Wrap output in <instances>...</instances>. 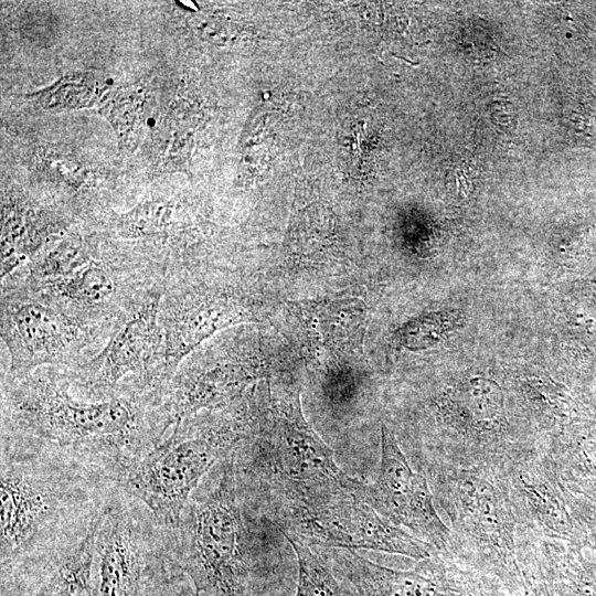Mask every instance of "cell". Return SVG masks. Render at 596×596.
<instances>
[{
  "instance_id": "cell-7",
  "label": "cell",
  "mask_w": 596,
  "mask_h": 596,
  "mask_svg": "<svg viewBox=\"0 0 596 596\" xmlns=\"http://www.w3.org/2000/svg\"><path fill=\"white\" fill-rule=\"evenodd\" d=\"M424 476L449 523V557L501 583L512 595L522 592L519 522L496 470L436 468Z\"/></svg>"
},
{
  "instance_id": "cell-18",
  "label": "cell",
  "mask_w": 596,
  "mask_h": 596,
  "mask_svg": "<svg viewBox=\"0 0 596 596\" xmlns=\"http://www.w3.org/2000/svg\"><path fill=\"white\" fill-rule=\"evenodd\" d=\"M300 319L313 344L336 354L361 349L368 324V308L358 298L312 302L300 307Z\"/></svg>"
},
{
  "instance_id": "cell-15",
  "label": "cell",
  "mask_w": 596,
  "mask_h": 596,
  "mask_svg": "<svg viewBox=\"0 0 596 596\" xmlns=\"http://www.w3.org/2000/svg\"><path fill=\"white\" fill-rule=\"evenodd\" d=\"M354 497L393 524L449 557L450 530L438 514L427 478L412 468L396 435L381 425V461L373 483L359 482Z\"/></svg>"
},
{
  "instance_id": "cell-23",
  "label": "cell",
  "mask_w": 596,
  "mask_h": 596,
  "mask_svg": "<svg viewBox=\"0 0 596 596\" xmlns=\"http://www.w3.org/2000/svg\"><path fill=\"white\" fill-rule=\"evenodd\" d=\"M517 543L522 596H551L542 574L532 534L519 529Z\"/></svg>"
},
{
  "instance_id": "cell-4",
  "label": "cell",
  "mask_w": 596,
  "mask_h": 596,
  "mask_svg": "<svg viewBox=\"0 0 596 596\" xmlns=\"http://www.w3.org/2000/svg\"><path fill=\"white\" fill-rule=\"evenodd\" d=\"M238 480L285 539L316 549H364L416 561L440 554L432 544L393 524L354 492L350 483L301 482L278 475L240 471Z\"/></svg>"
},
{
  "instance_id": "cell-20",
  "label": "cell",
  "mask_w": 596,
  "mask_h": 596,
  "mask_svg": "<svg viewBox=\"0 0 596 596\" xmlns=\"http://www.w3.org/2000/svg\"><path fill=\"white\" fill-rule=\"evenodd\" d=\"M533 540L551 596H596L594 583L557 542L534 535Z\"/></svg>"
},
{
  "instance_id": "cell-14",
  "label": "cell",
  "mask_w": 596,
  "mask_h": 596,
  "mask_svg": "<svg viewBox=\"0 0 596 596\" xmlns=\"http://www.w3.org/2000/svg\"><path fill=\"white\" fill-rule=\"evenodd\" d=\"M332 572L358 596H508L501 583L466 568L443 554L418 561L412 570L376 564L349 549H327ZM512 595V594H511Z\"/></svg>"
},
{
  "instance_id": "cell-5",
  "label": "cell",
  "mask_w": 596,
  "mask_h": 596,
  "mask_svg": "<svg viewBox=\"0 0 596 596\" xmlns=\"http://www.w3.org/2000/svg\"><path fill=\"white\" fill-rule=\"evenodd\" d=\"M166 284L97 234L70 231L1 279L78 320L116 324L151 288Z\"/></svg>"
},
{
  "instance_id": "cell-11",
  "label": "cell",
  "mask_w": 596,
  "mask_h": 596,
  "mask_svg": "<svg viewBox=\"0 0 596 596\" xmlns=\"http://www.w3.org/2000/svg\"><path fill=\"white\" fill-rule=\"evenodd\" d=\"M163 290L164 284L151 288L117 322L102 350L70 371L79 395L106 397L128 380L163 391V334L159 321Z\"/></svg>"
},
{
  "instance_id": "cell-10",
  "label": "cell",
  "mask_w": 596,
  "mask_h": 596,
  "mask_svg": "<svg viewBox=\"0 0 596 596\" xmlns=\"http://www.w3.org/2000/svg\"><path fill=\"white\" fill-rule=\"evenodd\" d=\"M116 324L85 322L1 287L0 336L8 358L2 376L20 377L44 366L75 371L102 350Z\"/></svg>"
},
{
  "instance_id": "cell-8",
  "label": "cell",
  "mask_w": 596,
  "mask_h": 596,
  "mask_svg": "<svg viewBox=\"0 0 596 596\" xmlns=\"http://www.w3.org/2000/svg\"><path fill=\"white\" fill-rule=\"evenodd\" d=\"M255 316L254 292L237 269L201 264L169 278L159 313L166 385L180 363L205 341Z\"/></svg>"
},
{
  "instance_id": "cell-22",
  "label": "cell",
  "mask_w": 596,
  "mask_h": 596,
  "mask_svg": "<svg viewBox=\"0 0 596 596\" xmlns=\"http://www.w3.org/2000/svg\"><path fill=\"white\" fill-rule=\"evenodd\" d=\"M143 103L142 92L126 89L118 92L103 108L104 115L117 129L123 143L129 145L138 136Z\"/></svg>"
},
{
  "instance_id": "cell-21",
  "label": "cell",
  "mask_w": 596,
  "mask_h": 596,
  "mask_svg": "<svg viewBox=\"0 0 596 596\" xmlns=\"http://www.w3.org/2000/svg\"><path fill=\"white\" fill-rule=\"evenodd\" d=\"M298 561L295 596H358L352 586L339 579L320 552L286 539Z\"/></svg>"
},
{
  "instance_id": "cell-1",
  "label": "cell",
  "mask_w": 596,
  "mask_h": 596,
  "mask_svg": "<svg viewBox=\"0 0 596 596\" xmlns=\"http://www.w3.org/2000/svg\"><path fill=\"white\" fill-rule=\"evenodd\" d=\"M68 370L44 366L1 377V438L75 462L116 483L168 434L161 392L128 380L113 394L73 393Z\"/></svg>"
},
{
  "instance_id": "cell-3",
  "label": "cell",
  "mask_w": 596,
  "mask_h": 596,
  "mask_svg": "<svg viewBox=\"0 0 596 596\" xmlns=\"http://www.w3.org/2000/svg\"><path fill=\"white\" fill-rule=\"evenodd\" d=\"M235 450L204 477L179 525L168 530L171 561L203 596H262L274 575L268 545L243 511Z\"/></svg>"
},
{
  "instance_id": "cell-25",
  "label": "cell",
  "mask_w": 596,
  "mask_h": 596,
  "mask_svg": "<svg viewBox=\"0 0 596 596\" xmlns=\"http://www.w3.org/2000/svg\"><path fill=\"white\" fill-rule=\"evenodd\" d=\"M172 596H203V595L196 592L192 583L191 585L189 583H184L183 585H180L177 588V592H174Z\"/></svg>"
},
{
  "instance_id": "cell-2",
  "label": "cell",
  "mask_w": 596,
  "mask_h": 596,
  "mask_svg": "<svg viewBox=\"0 0 596 596\" xmlns=\"http://www.w3.org/2000/svg\"><path fill=\"white\" fill-rule=\"evenodd\" d=\"M60 456L1 438V571L50 561L99 515L113 488Z\"/></svg>"
},
{
  "instance_id": "cell-19",
  "label": "cell",
  "mask_w": 596,
  "mask_h": 596,
  "mask_svg": "<svg viewBox=\"0 0 596 596\" xmlns=\"http://www.w3.org/2000/svg\"><path fill=\"white\" fill-rule=\"evenodd\" d=\"M100 513L83 536L47 561L49 575L35 596H94L95 541Z\"/></svg>"
},
{
  "instance_id": "cell-6",
  "label": "cell",
  "mask_w": 596,
  "mask_h": 596,
  "mask_svg": "<svg viewBox=\"0 0 596 596\" xmlns=\"http://www.w3.org/2000/svg\"><path fill=\"white\" fill-rule=\"evenodd\" d=\"M251 396L183 419L116 481L166 530L175 529L199 485L215 465L231 455L254 430Z\"/></svg>"
},
{
  "instance_id": "cell-13",
  "label": "cell",
  "mask_w": 596,
  "mask_h": 596,
  "mask_svg": "<svg viewBox=\"0 0 596 596\" xmlns=\"http://www.w3.org/2000/svg\"><path fill=\"white\" fill-rule=\"evenodd\" d=\"M260 375L238 338L199 347L178 366L161 393L160 412L168 432L201 411L227 407L242 400Z\"/></svg>"
},
{
  "instance_id": "cell-17",
  "label": "cell",
  "mask_w": 596,
  "mask_h": 596,
  "mask_svg": "<svg viewBox=\"0 0 596 596\" xmlns=\"http://www.w3.org/2000/svg\"><path fill=\"white\" fill-rule=\"evenodd\" d=\"M1 207V279L70 232L67 213L24 194H3Z\"/></svg>"
},
{
  "instance_id": "cell-24",
  "label": "cell",
  "mask_w": 596,
  "mask_h": 596,
  "mask_svg": "<svg viewBox=\"0 0 596 596\" xmlns=\"http://www.w3.org/2000/svg\"><path fill=\"white\" fill-rule=\"evenodd\" d=\"M94 87L92 84H86L84 81L64 79L51 87L44 94L46 106H79L85 105L89 96H95L92 93Z\"/></svg>"
},
{
  "instance_id": "cell-9",
  "label": "cell",
  "mask_w": 596,
  "mask_h": 596,
  "mask_svg": "<svg viewBox=\"0 0 596 596\" xmlns=\"http://www.w3.org/2000/svg\"><path fill=\"white\" fill-rule=\"evenodd\" d=\"M253 403L254 432L235 450L237 470L267 472L301 482L345 485L353 480L306 422L298 390L268 387L264 395L253 397Z\"/></svg>"
},
{
  "instance_id": "cell-12",
  "label": "cell",
  "mask_w": 596,
  "mask_h": 596,
  "mask_svg": "<svg viewBox=\"0 0 596 596\" xmlns=\"http://www.w3.org/2000/svg\"><path fill=\"white\" fill-rule=\"evenodd\" d=\"M135 502L113 488L102 509L95 541L99 596H141L151 572L171 561L168 533Z\"/></svg>"
},
{
  "instance_id": "cell-16",
  "label": "cell",
  "mask_w": 596,
  "mask_h": 596,
  "mask_svg": "<svg viewBox=\"0 0 596 596\" xmlns=\"http://www.w3.org/2000/svg\"><path fill=\"white\" fill-rule=\"evenodd\" d=\"M494 470L507 490L519 528L550 541L568 534L561 479L538 446L515 453Z\"/></svg>"
}]
</instances>
